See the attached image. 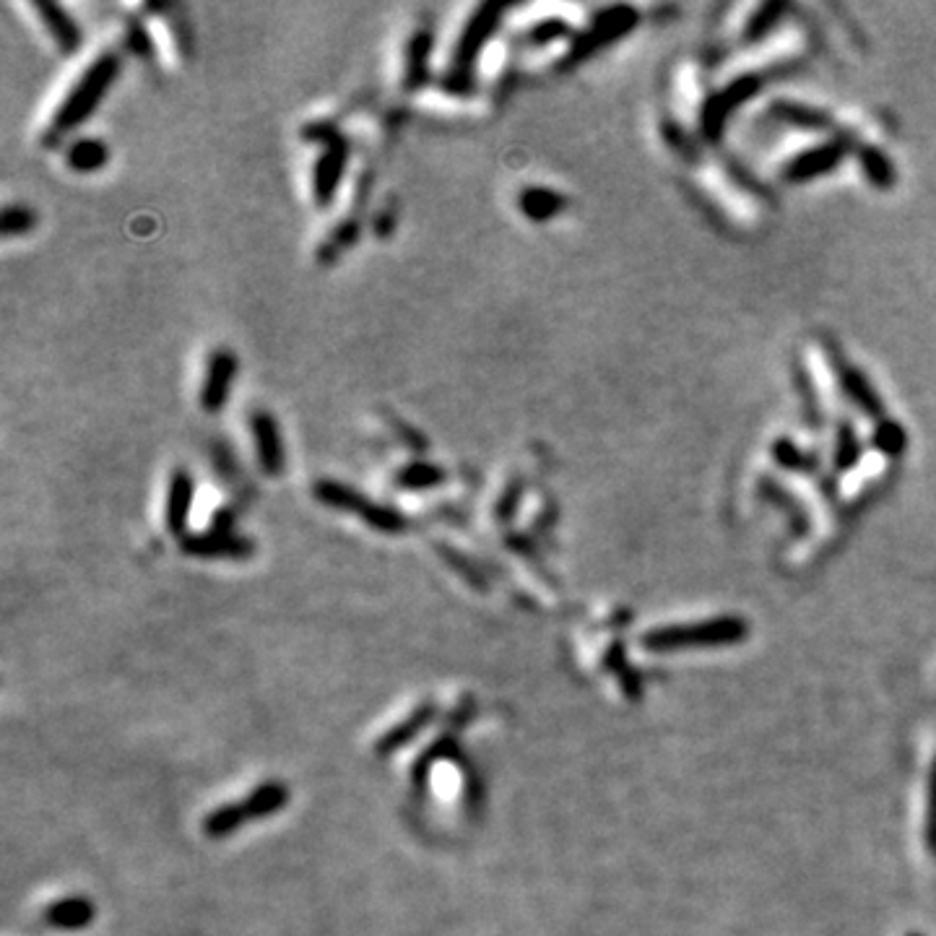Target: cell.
Here are the masks:
<instances>
[{
	"label": "cell",
	"mask_w": 936,
	"mask_h": 936,
	"mask_svg": "<svg viewBox=\"0 0 936 936\" xmlns=\"http://www.w3.org/2000/svg\"><path fill=\"white\" fill-rule=\"evenodd\" d=\"M117 73H120V60L112 52H104L99 55L94 63L86 68V73L78 78V84L68 91V97L63 99V104L58 107L55 117H52V130L58 133V136H65V133H71L73 128L84 123L86 117L91 112L97 110V104L102 102V97L110 91V86L115 84Z\"/></svg>",
	"instance_id": "obj_1"
},
{
	"label": "cell",
	"mask_w": 936,
	"mask_h": 936,
	"mask_svg": "<svg viewBox=\"0 0 936 936\" xmlns=\"http://www.w3.org/2000/svg\"><path fill=\"white\" fill-rule=\"evenodd\" d=\"M502 11L505 8L500 3H484V6H479L471 13V19L463 26L458 45L453 50V58H450L448 78H445V86L453 94H468V91L474 89L476 58H479V52L489 42V37L497 32V26L502 21Z\"/></svg>",
	"instance_id": "obj_2"
},
{
	"label": "cell",
	"mask_w": 936,
	"mask_h": 936,
	"mask_svg": "<svg viewBox=\"0 0 936 936\" xmlns=\"http://www.w3.org/2000/svg\"><path fill=\"white\" fill-rule=\"evenodd\" d=\"M747 637V622L736 617H718L710 622L687 624V627H666L653 630L643 637L648 650H684V648H715V645L739 643Z\"/></svg>",
	"instance_id": "obj_3"
},
{
	"label": "cell",
	"mask_w": 936,
	"mask_h": 936,
	"mask_svg": "<svg viewBox=\"0 0 936 936\" xmlns=\"http://www.w3.org/2000/svg\"><path fill=\"white\" fill-rule=\"evenodd\" d=\"M315 494H318V500L323 502V505L344 510V513L362 515L377 531L396 533L406 528V520H403V515L398 513V510H393V507L388 505L370 502L364 494H359L357 489L338 484V481H318V484H315Z\"/></svg>",
	"instance_id": "obj_4"
},
{
	"label": "cell",
	"mask_w": 936,
	"mask_h": 936,
	"mask_svg": "<svg viewBox=\"0 0 936 936\" xmlns=\"http://www.w3.org/2000/svg\"><path fill=\"white\" fill-rule=\"evenodd\" d=\"M637 21H640V13H637L635 8H630V6L606 8V11H601L596 19H593V24L588 26V32L580 34V39L572 45L567 60H570V63H578V60L588 58V55L598 52L601 47L611 45L614 39L630 34L637 26Z\"/></svg>",
	"instance_id": "obj_5"
},
{
	"label": "cell",
	"mask_w": 936,
	"mask_h": 936,
	"mask_svg": "<svg viewBox=\"0 0 936 936\" xmlns=\"http://www.w3.org/2000/svg\"><path fill=\"white\" fill-rule=\"evenodd\" d=\"M346 162H349V146L336 133L331 141L323 143V151L315 159V169H312V198L320 208H325L336 198L338 185L344 180Z\"/></svg>",
	"instance_id": "obj_6"
},
{
	"label": "cell",
	"mask_w": 936,
	"mask_h": 936,
	"mask_svg": "<svg viewBox=\"0 0 936 936\" xmlns=\"http://www.w3.org/2000/svg\"><path fill=\"white\" fill-rule=\"evenodd\" d=\"M762 89V78L749 73V76L736 78L734 84H728L726 89L718 91L708 104H705V112H702V128L708 136H718L726 125L728 115H734L739 110L741 104L752 99L757 91Z\"/></svg>",
	"instance_id": "obj_7"
},
{
	"label": "cell",
	"mask_w": 936,
	"mask_h": 936,
	"mask_svg": "<svg viewBox=\"0 0 936 936\" xmlns=\"http://www.w3.org/2000/svg\"><path fill=\"white\" fill-rule=\"evenodd\" d=\"M237 357L229 349H216L206 364V375L201 383V406L208 414L224 409L232 393L234 377H237Z\"/></svg>",
	"instance_id": "obj_8"
},
{
	"label": "cell",
	"mask_w": 936,
	"mask_h": 936,
	"mask_svg": "<svg viewBox=\"0 0 936 936\" xmlns=\"http://www.w3.org/2000/svg\"><path fill=\"white\" fill-rule=\"evenodd\" d=\"M845 154H848V146L843 141L822 143L817 149H809L796 156V159H791V164L786 167V180L809 182L822 175H830V172L840 167Z\"/></svg>",
	"instance_id": "obj_9"
},
{
	"label": "cell",
	"mask_w": 936,
	"mask_h": 936,
	"mask_svg": "<svg viewBox=\"0 0 936 936\" xmlns=\"http://www.w3.org/2000/svg\"><path fill=\"white\" fill-rule=\"evenodd\" d=\"M250 429H253L255 440V453H258L260 468L268 476H279L284 471V440H281V429L271 414L266 411H255L250 419Z\"/></svg>",
	"instance_id": "obj_10"
},
{
	"label": "cell",
	"mask_w": 936,
	"mask_h": 936,
	"mask_svg": "<svg viewBox=\"0 0 936 936\" xmlns=\"http://www.w3.org/2000/svg\"><path fill=\"white\" fill-rule=\"evenodd\" d=\"M193 494H195L193 476H190L188 471L177 468L175 474L169 476L167 502H164V528H167L169 533L180 536V533L188 528V515H190V507H193Z\"/></svg>",
	"instance_id": "obj_11"
},
{
	"label": "cell",
	"mask_w": 936,
	"mask_h": 936,
	"mask_svg": "<svg viewBox=\"0 0 936 936\" xmlns=\"http://www.w3.org/2000/svg\"><path fill=\"white\" fill-rule=\"evenodd\" d=\"M838 377H840V388H843V393L851 398L853 403H856L858 409L864 411V414H869L871 419H877V422L879 419H884L882 398H879L877 388L871 385V380L864 375V372L858 370V367H853V364L840 362L838 359Z\"/></svg>",
	"instance_id": "obj_12"
},
{
	"label": "cell",
	"mask_w": 936,
	"mask_h": 936,
	"mask_svg": "<svg viewBox=\"0 0 936 936\" xmlns=\"http://www.w3.org/2000/svg\"><path fill=\"white\" fill-rule=\"evenodd\" d=\"M34 8H37L39 19H42L47 32H50V37L55 39V45L63 52H76L78 45H81V32H78L71 13L65 11L63 6H58V3H34Z\"/></svg>",
	"instance_id": "obj_13"
},
{
	"label": "cell",
	"mask_w": 936,
	"mask_h": 936,
	"mask_svg": "<svg viewBox=\"0 0 936 936\" xmlns=\"http://www.w3.org/2000/svg\"><path fill=\"white\" fill-rule=\"evenodd\" d=\"M429 52H432V34L427 29L411 34L406 45V68H403V86L406 91L422 89L429 78Z\"/></svg>",
	"instance_id": "obj_14"
},
{
	"label": "cell",
	"mask_w": 936,
	"mask_h": 936,
	"mask_svg": "<svg viewBox=\"0 0 936 936\" xmlns=\"http://www.w3.org/2000/svg\"><path fill=\"white\" fill-rule=\"evenodd\" d=\"M185 552L198 554V557H245L253 552V546L245 539H237L232 533H203V536H190L185 539Z\"/></svg>",
	"instance_id": "obj_15"
},
{
	"label": "cell",
	"mask_w": 936,
	"mask_h": 936,
	"mask_svg": "<svg viewBox=\"0 0 936 936\" xmlns=\"http://www.w3.org/2000/svg\"><path fill=\"white\" fill-rule=\"evenodd\" d=\"M518 206L531 221H549L565 211L567 198L562 193H557V190L533 185V188H526L518 195Z\"/></svg>",
	"instance_id": "obj_16"
},
{
	"label": "cell",
	"mask_w": 936,
	"mask_h": 936,
	"mask_svg": "<svg viewBox=\"0 0 936 936\" xmlns=\"http://www.w3.org/2000/svg\"><path fill=\"white\" fill-rule=\"evenodd\" d=\"M770 115H773L775 120H780V123H788V125H793V128H801V130H830L832 128L827 112L814 110V107L801 104V102H786V99H780V102H775L773 107H770Z\"/></svg>",
	"instance_id": "obj_17"
},
{
	"label": "cell",
	"mask_w": 936,
	"mask_h": 936,
	"mask_svg": "<svg viewBox=\"0 0 936 936\" xmlns=\"http://www.w3.org/2000/svg\"><path fill=\"white\" fill-rule=\"evenodd\" d=\"M858 162H861L866 180L877 190H890L897 182L895 164H892L890 156L884 154L882 149H877V146H864V149L858 151Z\"/></svg>",
	"instance_id": "obj_18"
},
{
	"label": "cell",
	"mask_w": 936,
	"mask_h": 936,
	"mask_svg": "<svg viewBox=\"0 0 936 936\" xmlns=\"http://www.w3.org/2000/svg\"><path fill=\"white\" fill-rule=\"evenodd\" d=\"M110 159V151L104 146L102 141L97 138H84V141H76L68 149V164H71L76 172H97L107 164Z\"/></svg>",
	"instance_id": "obj_19"
},
{
	"label": "cell",
	"mask_w": 936,
	"mask_h": 936,
	"mask_svg": "<svg viewBox=\"0 0 936 936\" xmlns=\"http://www.w3.org/2000/svg\"><path fill=\"white\" fill-rule=\"evenodd\" d=\"M871 442H874V448H877L879 453L897 458V455H903L905 448H908V432H905L903 424L895 422V419H879Z\"/></svg>",
	"instance_id": "obj_20"
},
{
	"label": "cell",
	"mask_w": 936,
	"mask_h": 936,
	"mask_svg": "<svg viewBox=\"0 0 936 936\" xmlns=\"http://www.w3.org/2000/svg\"><path fill=\"white\" fill-rule=\"evenodd\" d=\"M442 479H445V474H442V468H437L435 463L414 461L406 468H401V474L396 476V484L403 489H429L437 487Z\"/></svg>",
	"instance_id": "obj_21"
},
{
	"label": "cell",
	"mask_w": 936,
	"mask_h": 936,
	"mask_svg": "<svg viewBox=\"0 0 936 936\" xmlns=\"http://www.w3.org/2000/svg\"><path fill=\"white\" fill-rule=\"evenodd\" d=\"M861 450L864 448H861L856 429L851 424H840L838 440H835V458H832L838 471H848V468L856 466L858 458H861Z\"/></svg>",
	"instance_id": "obj_22"
},
{
	"label": "cell",
	"mask_w": 936,
	"mask_h": 936,
	"mask_svg": "<svg viewBox=\"0 0 936 936\" xmlns=\"http://www.w3.org/2000/svg\"><path fill=\"white\" fill-rule=\"evenodd\" d=\"M783 13H786V3H765V6L757 8V13H754L747 26V39L765 37Z\"/></svg>",
	"instance_id": "obj_23"
},
{
	"label": "cell",
	"mask_w": 936,
	"mask_h": 936,
	"mask_svg": "<svg viewBox=\"0 0 936 936\" xmlns=\"http://www.w3.org/2000/svg\"><path fill=\"white\" fill-rule=\"evenodd\" d=\"M773 450H775V461H778L783 468H791V471H801V468H814V455L799 450L796 445H793V442L778 440V442H775Z\"/></svg>",
	"instance_id": "obj_24"
},
{
	"label": "cell",
	"mask_w": 936,
	"mask_h": 936,
	"mask_svg": "<svg viewBox=\"0 0 936 936\" xmlns=\"http://www.w3.org/2000/svg\"><path fill=\"white\" fill-rule=\"evenodd\" d=\"M34 214L26 206H8L3 211V234L6 237H16V234H26L34 229Z\"/></svg>",
	"instance_id": "obj_25"
},
{
	"label": "cell",
	"mask_w": 936,
	"mask_h": 936,
	"mask_svg": "<svg viewBox=\"0 0 936 936\" xmlns=\"http://www.w3.org/2000/svg\"><path fill=\"white\" fill-rule=\"evenodd\" d=\"M567 34H570V26L565 24V19H546L533 26L528 39H531L533 45H549L554 39L567 37Z\"/></svg>",
	"instance_id": "obj_26"
},
{
	"label": "cell",
	"mask_w": 936,
	"mask_h": 936,
	"mask_svg": "<svg viewBox=\"0 0 936 936\" xmlns=\"http://www.w3.org/2000/svg\"><path fill=\"white\" fill-rule=\"evenodd\" d=\"M520 492H523L520 484H510V487H507V492L502 494L500 505H497V515H500V518H510V515H513L515 505H518L520 500Z\"/></svg>",
	"instance_id": "obj_27"
},
{
	"label": "cell",
	"mask_w": 936,
	"mask_h": 936,
	"mask_svg": "<svg viewBox=\"0 0 936 936\" xmlns=\"http://www.w3.org/2000/svg\"><path fill=\"white\" fill-rule=\"evenodd\" d=\"M931 806H929V838L936 843V775H934V788H931Z\"/></svg>",
	"instance_id": "obj_28"
},
{
	"label": "cell",
	"mask_w": 936,
	"mask_h": 936,
	"mask_svg": "<svg viewBox=\"0 0 936 936\" xmlns=\"http://www.w3.org/2000/svg\"><path fill=\"white\" fill-rule=\"evenodd\" d=\"M910 936H918V934H910Z\"/></svg>",
	"instance_id": "obj_29"
}]
</instances>
